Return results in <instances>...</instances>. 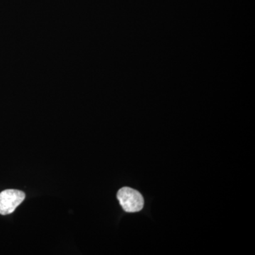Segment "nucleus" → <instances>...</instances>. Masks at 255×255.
I'll use <instances>...</instances> for the list:
<instances>
[{
	"label": "nucleus",
	"instance_id": "nucleus-1",
	"mask_svg": "<svg viewBox=\"0 0 255 255\" xmlns=\"http://www.w3.org/2000/svg\"><path fill=\"white\" fill-rule=\"evenodd\" d=\"M117 199L126 212H138L143 208V197L140 193L131 188H122L118 191Z\"/></svg>",
	"mask_w": 255,
	"mask_h": 255
},
{
	"label": "nucleus",
	"instance_id": "nucleus-2",
	"mask_svg": "<svg viewBox=\"0 0 255 255\" xmlns=\"http://www.w3.org/2000/svg\"><path fill=\"white\" fill-rule=\"evenodd\" d=\"M26 195L17 189H6L0 193V214L5 216L14 212Z\"/></svg>",
	"mask_w": 255,
	"mask_h": 255
}]
</instances>
